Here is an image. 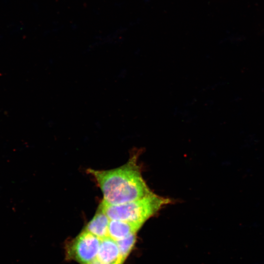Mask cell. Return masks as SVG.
Returning a JSON list of instances; mask_svg holds the SVG:
<instances>
[{"instance_id": "obj_8", "label": "cell", "mask_w": 264, "mask_h": 264, "mask_svg": "<svg viewBox=\"0 0 264 264\" xmlns=\"http://www.w3.org/2000/svg\"><path fill=\"white\" fill-rule=\"evenodd\" d=\"M89 264H104L101 263L97 259H95L94 261H93L92 262H91Z\"/></svg>"}, {"instance_id": "obj_6", "label": "cell", "mask_w": 264, "mask_h": 264, "mask_svg": "<svg viewBox=\"0 0 264 264\" xmlns=\"http://www.w3.org/2000/svg\"><path fill=\"white\" fill-rule=\"evenodd\" d=\"M110 219L99 207L92 220L88 223L85 230L102 239L108 236Z\"/></svg>"}, {"instance_id": "obj_7", "label": "cell", "mask_w": 264, "mask_h": 264, "mask_svg": "<svg viewBox=\"0 0 264 264\" xmlns=\"http://www.w3.org/2000/svg\"><path fill=\"white\" fill-rule=\"evenodd\" d=\"M116 241L121 258L124 261L134 245L135 241V234H131Z\"/></svg>"}, {"instance_id": "obj_1", "label": "cell", "mask_w": 264, "mask_h": 264, "mask_svg": "<svg viewBox=\"0 0 264 264\" xmlns=\"http://www.w3.org/2000/svg\"><path fill=\"white\" fill-rule=\"evenodd\" d=\"M137 155H133L122 166L104 171L88 169L103 193V201L112 205L133 201L152 192L141 175L137 164Z\"/></svg>"}, {"instance_id": "obj_4", "label": "cell", "mask_w": 264, "mask_h": 264, "mask_svg": "<svg viewBox=\"0 0 264 264\" xmlns=\"http://www.w3.org/2000/svg\"><path fill=\"white\" fill-rule=\"evenodd\" d=\"M97 259L104 264H122V260L116 240L110 236L101 239Z\"/></svg>"}, {"instance_id": "obj_5", "label": "cell", "mask_w": 264, "mask_h": 264, "mask_svg": "<svg viewBox=\"0 0 264 264\" xmlns=\"http://www.w3.org/2000/svg\"><path fill=\"white\" fill-rule=\"evenodd\" d=\"M143 224L118 220H110L108 227V236L115 240L135 234Z\"/></svg>"}, {"instance_id": "obj_3", "label": "cell", "mask_w": 264, "mask_h": 264, "mask_svg": "<svg viewBox=\"0 0 264 264\" xmlns=\"http://www.w3.org/2000/svg\"><path fill=\"white\" fill-rule=\"evenodd\" d=\"M100 242V239L84 230L67 244L66 257L80 264H89L95 259Z\"/></svg>"}, {"instance_id": "obj_2", "label": "cell", "mask_w": 264, "mask_h": 264, "mask_svg": "<svg viewBox=\"0 0 264 264\" xmlns=\"http://www.w3.org/2000/svg\"><path fill=\"white\" fill-rule=\"evenodd\" d=\"M170 202V199L152 192L139 199L123 204L112 205L103 201L100 208L110 220L143 224Z\"/></svg>"}]
</instances>
